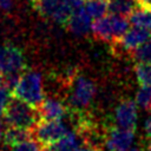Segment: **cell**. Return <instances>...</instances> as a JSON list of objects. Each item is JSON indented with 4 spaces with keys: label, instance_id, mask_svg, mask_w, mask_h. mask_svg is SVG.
<instances>
[{
    "label": "cell",
    "instance_id": "6da1fadb",
    "mask_svg": "<svg viewBox=\"0 0 151 151\" xmlns=\"http://www.w3.org/2000/svg\"><path fill=\"white\" fill-rule=\"evenodd\" d=\"M4 113L7 125L28 130H33L40 120L37 107L32 106L31 104L24 101L15 96L11 97Z\"/></svg>",
    "mask_w": 151,
    "mask_h": 151
},
{
    "label": "cell",
    "instance_id": "7a4b0ae2",
    "mask_svg": "<svg viewBox=\"0 0 151 151\" xmlns=\"http://www.w3.org/2000/svg\"><path fill=\"white\" fill-rule=\"evenodd\" d=\"M129 24L130 22L125 17L110 14L92 22V33L94 38L101 41L114 42L127 32Z\"/></svg>",
    "mask_w": 151,
    "mask_h": 151
},
{
    "label": "cell",
    "instance_id": "3957f363",
    "mask_svg": "<svg viewBox=\"0 0 151 151\" xmlns=\"http://www.w3.org/2000/svg\"><path fill=\"white\" fill-rule=\"evenodd\" d=\"M13 96L38 107L44 99L42 78L39 72L27 71L21 74L18 85L13 90Z\"/></svg>",
    "mask_w": 151,
    "mask_h": 151
},
{
    "label": "cell",
    "instance_id": "277c9868",
    "mask_svg": "<svg viewBox=\"0 0 151 151\" xmlns=\"http://www.w3.org/2000/svg\"><path fill=\"white\" fill-rule=\"evenodd\" d=\"M67 132L66 125L60 120L40 119L33 129V138L41 146H47L59 140Z\"/></svg>",
    "mask_w": 151,
    "mask_h": 151
},
{
    "label": "cell",
    "instance_id": "5b68a950",
    "mask_svg": "<svg viewBox=\"0 0 151 151\" xmlns=\"http://www.w3.org/2000/svg\"><path fill=\"white\" fill-rule=\"evenodd\" d=\"M33 5L41 17L61 25H66L73 13L65 0H34Z\"/></svg>",
    "mask_w": 151,
    "mask_h": 151
},
{
    "label": "cell",
    "instance_id": "8992f818",
    "mask_svg": "<svg viewBox=\"0 0 151 151\" xmlns=\"http://www.w3.org/2000/svg\"><path fill=\"white\" fill-rule=\"evenodd\" d=\"M94 94L96 85L93 81L84 77H77L73 79L72 90L68 96L70 105L77 110L86 107L92 101Z\"/></svg>",
    "mask_w": 151,
    "mask_h": 151
},
{
    "label": "cell",
    "instance_id": "52a82bcc",
    "mask_svg": "<svg viewBox=\"0 0 151 151\" xmlns=\"http://www.w3.org/2000/svg\"><path fill=\"white\" fill-rule=\"evenodd\" d=\"M25 68V57L20 48L13 45L0 44V72L2 74L18 72Z\"/></svg>",
    "mask_w": 151,
    "mask_h": 151
},
{
    "label": "cell",
    "instance_id": "ba28073f",
    "mask_svg": "<svg viewBox=\"0 0 151 151\" xmlns=\"http://www.w3.org/2000/svg\"><path fill=\"white\" fill-rule=\"evenodd\" d=\"M114 125L120 129L134 131L137 125V103L125 99L114 110Z\"/></svg>",
    "mask_w": 151,
    "mask_h": 151
},
{
    "label": "cell",
    "instance_id": "9c48e42d",
    "mask_svg": "<svg viewBox=\"0 0 151 151\" xmlns=\"http://www.w3.org/2000/svg\"><path fill=\"white\" fill-rule=\"evenodd\" d=\"M133 138V131L114 126L105 133L104 144L109 151H129Z\"/></svg>",
    "mask_w": 151,
    "mask_h": 151
},
{
    "label": "cell",
    "instance_id": "30bf717a",
    "mask_svg": "<svg viewBox=\"0 0 151 151\" xmlns=\"http://www.w3.org/2000/svg\"><path fill=\"white\" fill-rule=\"evenodd\" d=\"M150 38H151V29L150 28L133 26L132 28H129L127 32L119 40L114 41L113 44H118L122 46L123 50L130 52L133 48L142 45L143 42H145L146 40H149Z\"/></svg>",
    "mask_w": 151,
    "mask_h": 151
},
{
    "label": "cell",
    "instance_id": "8fae6325",
    "mask_svg": "<svg viewBox=\"0 0 151 151\" xmlns=\"http://www.w3.org/2000/svg\"><path fill=\"white\" fill-rule=\"evenodd\" d=\"M37 110L40 119L45 120H60L67 114L66 106L60 100L54 98H44Z\"/></svg>",
    "mask_w": 151,
    "mask_h": 151
},
{
    "label": "cell",
    "instance_id": "7c38bea8",
    "mask_svg": "<svg viewBox=\"0 0 151 151\" xmlns=\"http://www.w3.org/2000/svg\"><path fill=\"white\" fill-rule=\"evenodd\" d=\"M91 19L92 18L85 11V7L78 9V11H74L72 13L70 20L66 24L67 29L71 33H73L74 35H79V37L87 35L92 31Z\"/></svg>",
    "mask_w": 151,
    "mask_h": 151
},
{
    "label": "cell",
    "instance_id": "4fadbf2b",
    "mask_svg": "<svg viewBox=\"0 0 151 151\" xmlns=\"http://www.w3.org/2000/svg\"><path fill=\"white\" fill-rule=\"evenodd\" d=\"M29 139H33V130L8 125L4 133V143L8 146H13Z\"/></svg>",
    "mask_w": 151,
    "mask_h": 151
},
{
    "label": "cell",
    "instance_id": "5bb4252c",
    "mask_svg": "<svg viewBox=\"0 0 151 151\" xmlns=\"http://www.w3.org/2000/svg\"><path fill=\"white\" fill-rule=\"evenodd\" d=\"M80 144H81V139L77 134V132L68 131L59 140H57L51 145H47L46 147H48L52 151H76L80 146Z\"/></svg>",
    "mask_w": 151,
    "mask_h": 151
},
{
    "label": "cell",
    "instance_id": "9a60e30c",
    "mask_svg": "<svg viewBox=\"0 0 151 151\" xmlns=\"http://www.w3.org/2000/svg\"><path fill=\"white\" fill-rule=\"evenodd\" d=\"M137 7H139L137 0H107V9L114 15L127 18Z\"/></svg>",
    "mask_w": 151,
    "mask_h": 151
},
{
    "label": "cell",
    "instance_id": "2e32d148",
    "mask_svg": "<svg viewBox=\"0 0 151 151\" xmlns=\"http://www.w3.org/2000/svg\"><path fill=\"white\" fill-rule=\"evenodd\" d=\"M130 22L133 26L151 29V8L137 7L130 15Z\"/></svg>",
    "mask_w": 151,
    "mask_h": 151
},
{
    "label": "cell",
    "instance_id": "e0dca14e",
    "mask_svg": "<svg viewBox=\"0 0 151 151\" xmlns=\"http://www.w3.org/2000/svg\"><path fill=\"white\" fill-rule=\"evenodd\" d=\"M130 53L137 64H151V38L130 51Z\"/></svg>",
    "mask_w": 151,
    "mask_h": 151
},
{
    "label": "cell",
    "instance_id": "ac0fdd59",
    "mask_svg": "<svg viewBox=\"0 0 151 151\" xmlns=\"http://www.w3.org/2000/svg\"><path fill=\"white\" fill-rule=\"evenodd\" d=\"M85 11L93 19H100L105 17L107 9V2L105 0H87L85 4Z\"/></svg>",
    "mask_w": 151,
    "mask_h": 151
},
{
    "label": "cell",
    "instance_id": "d6986e66",
    "mask_svg": "<svg viewBox=\"0 0 151 151\" xmlns=\"http://www.w3.org/2000/svg\"><path fill=\"white\" fill-rule=\"evenodd\" d=\"M136 103L144 110L151 109V86L142 85L136 94Z\"/></svg>",
    "mask_w": 151,
    "mask_h": 151
},
{
    "label": "cell",
    "instance_id": "ffe728a7",
    "mask_svg": "<svg viewBox=\"0 0 151 151\" xmlns=\"http://www.w3.org/2000/svg\"><path fill=\"white\" fill-rule=\"evenodd\" d=\"M134 71L140 85L151 86V64H137Z\"/></svg>",
    "mask_w": 151,
    "mask_h": 151
},
{
    "label": "cell",
    "instance_id": "44dd1931",
    "mask_svg": "<svg viewBox=\"0 0 151 151\" xmlns=\"http://www.w3.org/2000/svg\"><path fill=\"white\" fill-rule=\"evenodd\" d=\"M11 151H41V149L38 145V142H34L33 139L22 142L20 144L13 145Z\"/></svg>",
    "mask_w": 151,
    "mask_h": 151
},
{
    "label": "cell",
    "instance_id": "7402d4cb",
    "mask_svg": "<svg viewBox=\"0 0 151 151\" xmlns=\"http://www.w3.org/2000/svg\"><path fill=\"white\" fill-rule=\"evenodd\" d=\"M9 99H11V91L5 85L1 84L0 85V116L5 112Z\"/></svg>",
    "mask_w": 151,
    "mask_h": 151
},
{
    "label": "cell",
    "instance_id": "603a6c76",
    "mask_svg": "<svg viewBox=\"0 0 151 151\" xmlns=\"http://www.w3.org/2000/svg\"><path fill=\"white\" fill-rule=\"evenodd\" d=\"M65 2L71 7V9L74 12V11H78L80 8H84V2L83 0H65Z\"/></svg>",
    "mask_w": 151,
    "mask_h": 151
},
{
    "label": "cell",
    "instance_id": "cb8c5ba5",
    "mask_svg": "<svg viewBox=\"0 0 151 151\" xmlns=\"http://www.w3.org/2000/svg\"><path fill=\"white\" fill-rule=\"evenodd\" d=\"M76 151H101V149L100 147H97L94 145L87 144V143H81L80 146Z\"/></svg>",
    "mask_w": 151,
    "mask_h": 151
},
{
    "label": "cell",
    "instance_id": "d4e9b609",
    "mask_svg": "<svg viewBox=\"0 0 151 151\" xmlns=\"http://www.w3.org/2000/svg\"><path fill=\"white\" fill-rule=\"evenodd\" d=\"M13 7V0H0V9L8 12Z\"/></svg>",
    "mask_w": 151,
    "mask_h": 151
},
{
    "label": "cell",
    "instance_id": "484cf974",
    "mask_svg": "<svg viewBox=\"0 0 151 151\" xmlns=\"http://www.w3.org/2000/svg\"><path fill=\"white\" fill-rule=\"evenodd\" d=\"M139 7L144 8H151V0H137Z\"/></svg>",
    "mask_w": 151,
    "mask_h": 151
},
{
    "label": "cell",
    "instance_id": "4316f807",
    "mask_svg": "<svg viewBox=\"0 0 151 151\" xmlns=\"http://www.w3.org/2000/svg\"><path fill=\"white\" fill-rule=\"evenodd\" d=\"M1 136H2V122L0 120V138H1Z\"/></svg>",
    "mask_w": 151,
    "mask_h": 151
},
{
    "label": "cell",
    "instance_id": "83f0119b",
    "mask_svg": "<svg viewBox=\"0 0 151 151\" xmlns=\"http://www.w3.org/2000/svg\"><path fill=\"white\" fill-rule=\"evenodd\" d=\"M2 78H4V74H2L1 72H0V85L2 84Z\"/></svg>",
    "mask_w": 151,
    "mask_h": 151
},
{
    "label": "cell",
    "instance_id": "f1b7e54d",
    "mask_svg": "<svg viewBox=\"0 0 151 151\" xmlns=\"http://www.w3.org/2000/svg\"><path fill=\"white\" fill-rule=\"evenodd\" d=\"M147 151H151V143H150V145H149V147H147Z\"/></svg>",
    "mask_w": 151,
    "mask_h": 151
},
{
    "label": "cell",
    "instance_id": "f546056e",
    "mask_svg": "<svg viewBox=\"0 0 151 151\" xmlns=\"http://www.w3.org/2000/svg\"><path fill=\"white\" fill-rule=\"evenodd\" d=\"M129 151H140V150H138V149H132V150H129Z\"/></svg>",
    "mask_w": 151,
    "mask_h": 151
},
{
    "label": "cell",
    "instance_id": "4dcf8cb0",
    "mask_svg": "<svg viewBox=\"0 0 151 151\" xmlns=\"http://www.w3.org/2000/svg\"><path fill=\"white\" fill-rule=\"evenodd\" d=\"M31 1H34V0H31Z\"/></svg>",
    "mask_w": 151,
    "mask_h": 151
},
{
    "label": "cell",
    "instance_id": "1f68e13d",
    "mask_svg": "<svg viewBox=\"0 0 151 151\" xmlns=\"http://www.w3.org/2000/svg\"><path fill=\"white\" fill-rule=\"evenodd\" d=\"M150 110H151V109H150Z\"/></svg>",
    "mask_w": 151,
    "mask_h": 151
}]
</instances>
